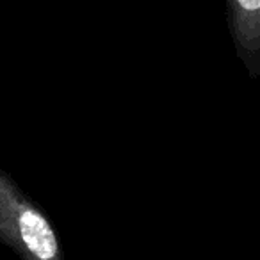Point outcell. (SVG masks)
I'll list each match as a JSON object with an SVG mask.
<instances>
[{
	"mask_svg": "<svg viewBox=\"0 0 260 260\" xmlns=\"http://www.w3.org/2000/svg\"><path fill=\"white\" fill-rule=\"evenodd\" d=\"M0 242L22 260H64L48 216L0 170Z\"/></svg>",
	"mask_w": 260,
	"mask_h": 260,
	"instance_id": "obj_1",
	"label": "cell"
},
{
	"mask_svg": "<svg viewBox=\"0 0 260 260\" xmlns=\"http://www.w3.org/2000/svg\"><path fill=\"white\" fill-rule=\"evenodd\" d=\"M232 43L251 79L260 77V0H226Z\"/></svg>",
	"mask_w": 260,
	"mask_h": 260,
	"instance_id": "obj_2",
	"label": "cell"
}]
</instances>
